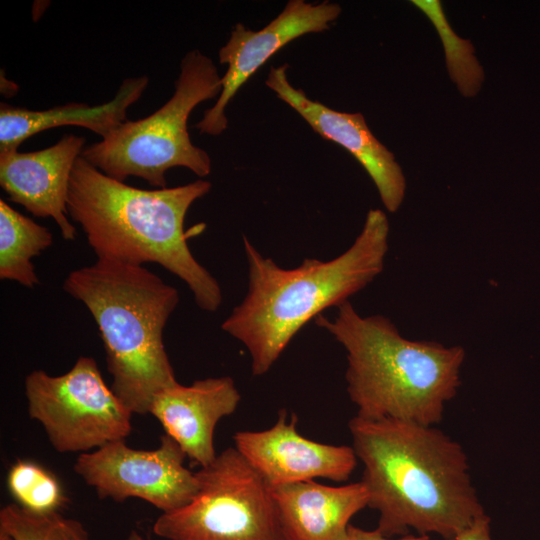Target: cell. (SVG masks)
Here are the masks:
<instances>
[{
    "mask_svg": "<svg viewBox=\"0 0 540 540\" xmlns=\"http://www.w3.org/2000/svg\"><path fill=\"white\" fill-rule=\"evenodd\" d=\"M363 464L368 506L386 537L435 533L455 540L484 508L463 447L434 426L354 416L348 423Z\"/></svg>",
    "mask_w": 540,
    "mask_h": 540,
    "instance_id": "1",
    "label": "cell"
},
{
    "mask_svg": "<svg viewBox=\"0 0 540 540\" xmlns=\"http://www.w3.org/2000/svg\"><path fill=\"white\" fill-rule=\"evenodd\" d=\"M210 189L203 179L172 188L133 187L79 156L66 207L97 259L159 264L186 283L200 309L214 312L223 300L220 285L193 256L184 231L190 206Z\"/></svg>",
    "mask_w": 540,
    "mask_h": 540,
    "instance_id": "2",
    "label": "cell"
},
{
    "mask_svg": "<svg viewBox=\"0 0 540 540\" xmlns=\"http://www.w3.org/2000/svg\"><path fill=\"white\" fill-rule=\"evenodd\" d=\"M388 236L386 214L372 209L346 251L327 261L306 258L290 269L263 256L243 236L248 290L221 328L247 348L254 376L267 373L310 320L349 301L383 271Z\"/></svg>",
    "mask_w": 540,
    "mask_h": 540,
    "instance_id": "3",
    "label": "cell"
},
{
    "mask_svg": "<svg viewBox=\"0 0 540 540\" xmlns=\"http://www.w3.org/2000/svg\"><path fill=\"white\" fill-rule=\"evenodd\" d=\"M314 321L346 351L345 379L357 416L434 426L461 384L462 346L410 340L383 315L361 316L346 301Z\"/></svg>",
    "mask_w": 540,
    "mask_h": 540,
    "instance_id": "4",
    "label": "cell"
},
{
    "mask_svg": "<svg viewBox=\"0 0 540 540\" xmlns=\"http://www.w3.org/2000/svg\"><path fill=\"white\" fill-rule=\"evenodd\" d=\"M63 289L97 324L112 391L133 414H148L155 396L178 383L163 341L177 289L144 266L99 259L71 271Z\"/></svg>",
    "mask_w": 540,
    "mask_h": 540,
    "instance_id": "5",
    "label": "cell"
},
{
    "mask_svg": "<svg viewBox=\"0 0 540 540\" xmlns=\"http://www.w3.org/2000/svg\"><path fill=\"white\" fill-rule=\"evenodd\" d=\"M221 76L214 62L199 50L187 52L170 99L154 113L126 120L81 156L107 176L124 182L142 178L155 189L167 187L166 172L185 167L199 177L211 172L208 153L195 146L188 132L193 109L220 95Z\"/></svg>",
    "mask_w": 540,
    "mask_h": 540,
    "instance_id": "6",
    "label": "cell"
},
{
    "mask_svg": "<svg viewBox=\"0 0 540 540\" xmlns=\"http://www.w3.org/2000/svg\"><path fill=\"white\" fill-rule=\"evenodd\" d=\"M198 491L185 506L159 515L166 540H286L270 485L235 447L196 472Z\"/></svg>",
    "mask_w": 540,
    "mask_h": 540,
    "instance_id": "7",
    "label": "cell"
},
{
    "mask_svg": "<svg viewBox=\"0 0 540 540\" xmlns=\"http://www.w3.org/2000/svg\"><path fill=\"white\" fill-rule=\"evenodd\" d=\"M27 411L60 453H86L125 440L133 413L108 387L94 358L81 356L64 374L30 372L24 382Z\"/></svg>",
    "mask_w": 540,
    "mask_h": 540,
    "instance_id": "8",
    "label": "cell"
},
{
    "mask_svg": "<svg viewBox=\"0 0 540 540\" xmlns=\"http://www.w3.org/2000/svg\"><path fill=\"white\" fill-rule=\"evenodd\" d=\"M186 457L165 434L153 450L134 449L119 440L81 453L74 471L101 499L138 498L165 513L185 506L198 491L196 472L184 465Z\"/></svg>",
    "mask_w": 540,
    "mask_h": 540,
    "instance_id": "9",
    "label": "cell"
},
{
    "mask_svg": "<svg viewBox=\"0 0 540 540\" xmlns=\"http://www.w3.org/2000/svg\"><path fill=\"white\" fill-rule=\"evenodd\" d=\"M340 13L341 7L337 3L290 0L261 30L254 31L237 23L218 52L219 62L228 65L221 78L220 95L195 127L201 134L216 136L223 133L228 125L225 108L240 87L282 47L305 34L328 29Z\"/></svg>",
    "mask_w": 540,
    "mask_h": 540,
    "instance_id": "10",
    "label": "cell"
},
{
    "mask_svg": "<svg viewBox=\"0 0 540 540\" xmlns=\"http://www.w3.org/2000/svg\"><path fill=\"white\" fill-rule=\"evenodd\" d=\"M235 448L271 486L316 478L335 482L349 479L357 456L353 447L310 440L297 431V416L287 421V410L280 409L275 424L262 431H238Z\"/></svg>",
    "mask_w": 540,
    "mask_h": 540,
    "instance_id": "11",
    "label": "cell"
},
{
    "mask_svg": "<svg viewBox=\"0 0 540 540\" xmlns=\"http://www.w3.org/2000/svg\"><path fill=\"white\" fill-rule=\"evenodd\" d=\"M265 84L277 97L294 109L323 138L349 151L375 183L385 208L396 212L402 204L406 180L390 152L370 131L360 113L332 110L311 100L287 78V65L272 66Z\"/></svg>",
    "mask_w": 540,
    "mask_h": 540,
    "instance_id": "12",
    "label": "cell"
},
{
    "mask_svg": "<svg viewBox=\"0 0 540 540\" xmlns=\"http://www.w3.org/2000/svg\"><path fill=\"white\" fill-rule=\"evenodd\" d=\"M82 136L65 135L34 152H0V185L10 201L37 217L52 218L64 240L77 236L67 215V194L73 166L85 148Z\"/></svg>",
    "mask_w": 540,
    "mask_h": 540,
    "instance_id": "13",
    "label": "cell"
},
{
    "mask_svg": "<svg viewBox=\"0 0 540 540\" xmlns=\"http://www.w3.org/2000/svg\"><path fill=\"white\" fill-rule=\"evenodd\" d=\"M241 395L229 376L194 381L189 386L179 382L158 393L150 407L153 415L200 467L217 456L214 433L218 422L235 412Z\"/></svg>",
    "mask_w": 540,
    "mask_h": 540,
    "instance_id": "14",
    "label": "cell"
},
{
    "mask_svg": "<svg viewBox=\"0 0 540 540\" xmlns=\"http://www.w3.org/2000/svg\"><path fill=\"white\" fill-rule=\"evenodd\" d=\"M271 491L286 540H346L351 518L369 502L361 481L335 487L309 480Z\"/></svg>",
    "mask_w": 540,
    "mask_h": 540,
    "instance_id": "15",
    "label": "cell"
},
{
    "mask_svg": "<svg viewBox=\"0 0 540 540\" xmlns=\"http://www.w3.org/2000/svg\"><path fill=\"white\" fill-rule=\"evenodd\" d=\"M146 75L124 79L116 95L96 106L69 103L45 110L0 104V152L18 150L31 136L59 126H80L102 138L127 119V110L148 86Z\"/></svg>",
    "mask_w": 540,
    "mask_h": 540,
    "instance_id": "16",
    "label": "cell"
},
{
    "mask_svg": "<svg viewBox=\"0 0 540 540\" xmlns=\"http://www.w3.org/2000/svg\"><path fill=\"white\" fill-rule=\"evenodd\" d=\"M53 243V236L31 218L0 199V279L33 288L39 278L32 258Z\"/></svg>",
    "mask_w": 540,
    "mask_h": 540,
    "instance_id": "17",
    "label": "cell"
},
{
    "mask_svg": "<svg viewBox=\"0 0 540 540\" xmlns=\"http://www.w3.org/2000/svg\"><path fill=\"white\" fill-rule=\"evenodd\" d=\"M7 486L14 503L38 514L59 512L67 501L57 477L30 460H18L7 474Z\"/></svg>",
    "mask_w": 540,
    "mask_h": 540,
    "instance_id": "18",
    "label": "cell"
},
{
    "mask_svg": "<svg viewBox=\"0 0 540 540\" xmlns=\"http://www.w3.org/2000/svg\"><path fill=\"white\" fill-rule=\"evenodd\" d=\"M0 529L14 540H90L80 521L60 512L34 513L16 503L1 509Z\"/></svg>",
    "mask_w": 540,
    "mask_h": 540,
    "instance_id": "19",
    "label": "cell"
},
{
    "mask_svg": "<svg viewBox=\"0 0 540 540\" xmlns=\"http://www.w3.org/2000/svg\"><path fill=\"white\" fill-rule=\"evenodd\" d=\"M434 22L440 33L450 74L464 95H474L480 87L483 72L473 55L472 45L460 39L446 23L438 1H413Z\"/></svg>",
    "mask_w": 540,
    "mask_h": 540,
    "instance_id": "20",
    "label": "cell"
},
{
    "mask_svg": "<svg viewBox=\"0 0 540 540\" xmlns=\"http://www.w3.org/2000/svg\"><path fill=\"white\" fill-rule=\"evenodd\" d=\"M346 540H434L428 535H404L399 538L386 537L375 530H364L352 524L349 525Z\"/></svg>",
    "mask_w": 540,
    "mask_h": 540,
    "instance_id": "21",
    "label": "cell"
},
{
    "mask_svg": "<svg viewBox=\"0 0 540 540\" xmlns=\"http://www.w3.org/2000/svg\"><path fill=\"white\" fill-rule=\"evenodd\" d=\"M455 540H492L490 518L486 514L479 516Z\"/></svg>",
    "mask_w": 540,
    "mask_h": 540,
    "instance_id": "22",
    "label": "cell"
},
{
    "mask_svg": "<svg viewBox=\"0 0 540 540\" xmlns=\"http://www.w3.org/2000/svg\"><path fill=\"white\" fill-rule=\"evenodd\" d=\"M127 540H147L140 533L135 530H132L127 538Z\"/></svg>",
    "mask_w": 540,
    "mask_h": 540,
    "instance_id": "23",
    "label": "cell"
},
{
    "mask_svg": "<svg viewBox=\"0 0 540 540\" xmlns=\"http://www.w3.org/2000/svg\"><path fill=\"white\" fill-rule=\"evenodd\" d=\"M0 540H14L7 532L0 529Z\"/></svg>",
    "mask_w": 540,
    "mask_h": 540,
    "instance_id": "24",
    "label": "cell"
}]
</instances>
